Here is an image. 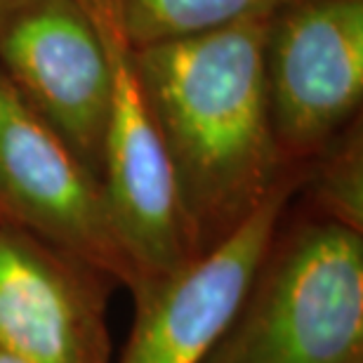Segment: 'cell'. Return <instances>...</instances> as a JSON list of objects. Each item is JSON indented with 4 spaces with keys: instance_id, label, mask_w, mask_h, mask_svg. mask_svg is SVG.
<instances>
[{
    "instance_id": "30bf717a",
    "label": "cell",
    "mask_w": 363,
    "mask_h": 363,
    "mask_svg": "<svg viewBox=\"0 0 363 363\" xmlns=\"http://www.w3.org/2000/svg\"><path fill=\"white\" fill-rule=\"evenodd\" d=\"M307 189L316 203V215L363 231V161L361 137L333 140L307 163Z\"/></svg>"
},
{
    "instance_id": "52a82bcc",
    "label": "cell",
    "mask_w": 363,
    "mask_h": 363,
    "mask_svg": "<svg viewBox=\"0 0 363 363\" xmlns=\"http://www.w3.org/2000/svg\"><path fill=\"white\" fill-rule=\"evenodd\" d=\"M0 71L99 179L113 76L83 0H21L5 12Z\"/></svg>"
},
{
    "instance_id": "8fae6325",
    "label": "cell",
    "mask_w": 363,
    "mask_h": 363,
    "mask_svg": "<svg viewBox=\"0 0 363 363\" xmlns=\"http://www.w3.org/2000/svg\"><path fill=\"white\" fill-rule=\"evenodd\" d=\"M21 0H0V17H3L5 12H10L14 5H19Z\"/></svg>"
},
{
    "instance_id": "3957f363",
    "label": "cell",
    "mask_w": 363,
    "mask_h": 363,
    "mask_svg": "<svg viewBox=\"0 0 363 363\" xmlns=\"http://www.w3.org/2000/svg\"><path fill=\"white\" fill-rule=\"evenodd\" d=\"M307 163L293 165L252 213L172 274L130 290L135 321L118 363H203L241 307L269 252Z\"/></svg>"
},
{
    "instance_id": "5b68a950",
    "label": "cell",
    "mask_w": 363,
    "mask_h": 363,
    "mask_svg": "<svg viewBox=\"0 0 363 363\" xmlns=\"http://www.w3.org/2000/svg\"><path fill=\"white\" fill-rule=\"evenodd\" d=\"M0 217L128 290L137 274L116 238L101 182L0 71Z\"/></svg>"
},
{
    "instance_id": "6da1fadb",
    "label": "cell",
    "mask_w": 363,
    "mask_h": 363,
    "mask_svg": "<svg viewBox=\"0 0 363 363\" xmlns=\"http://www.w3.org/2000/svg\"><path fill=\"white\" fill-rule=\"evenodd\" d=\"M269 19L130 48L175 168L194 255L227 236L293 168L283 163L272 128Z\"/></svg>"
},
{
    "instance_id": "7c38bea8",
    "label": "cell",
    "mask_w": 363,
    "mask_h": 363,
    "mask_svg": "<svg viewBox=\"0 0 363 363\" xmlns=\"http://www.w3.org/2000/svg\"><path fill=\"white\" fill-rule=\"evenodd\" d=\"M0 363H24V361H19L17 357H12V354H7L0 350Z\"/></svg>"
},
{
    "instance_id": "7a4b0ae2",
    "label": "cell",
    "mask_w": 363,
    "mask_h": 363,
    "mask_svg": "<svg viewBox=\"0 0 363 363\" xmlns=\"http://www.w3.org/2000/svg\"><path fill=\"white\" fill-rule=\"evenodd\" d=\"M203 363H363V231L318 215L279 229Z\"/></svg>"
},
{
    "instance_id": "277c9868",
    "label": "cell",
    "mask_w": 363,
    "mask_h": 363,
    "mask_svg": "<svg viewBox=\"0 0 363 363\" xmlns=\"http://www.w3.org/2000/svg\"><path fill=\"white\" fill-rule=\"evenodd\" d=\"M83 3L104 35L113 76L99 182L116 238L133 264L137 283H142L179 269L194 257V250L175 168L144 99L130 45L116 24L111 3Z\"/></svg>"
},
{
    "instance_id": "8992f818",
    "label": "cell",
    "mask_w": 363,
    "mask_h": 363,
    "mask_svg": "<svg viewBox=\"0 0 363 363\" xmlns=\"http://www.w3.org/2000/svg\"><path fill=\"white\" fill-rule=\"evenodd\" d=\"M264 67L283 163H309L361 104L363 0H288L269 19Z\"/></svg>"
},
{
    "instance_id": "ba28073f",
    "label": "cell",
    "mask_w": 363,
    "mask_h": 363,
    "mask_svg": "<svg viewBox=\"0 0 363 363\" xmlns=\"http://www.w3.org/2000/svg\"><path fill=\"white\" fill-rule=\"evenodd\" d=\"M116 283L0 217V350L24 363H111Z\"/></svg>"
},
{
    "instance_id": "9c48e42d",
    "label": "cell",
    "mask_w": 363,
    "mask_h": 363,
    "mask_svg": "<svg viewBox=\"0 0 363 363\" xmlns=\"http://www.w3.org/2000/svg\"><path fill=\"white\" fill-rule=\"evenodd\" d=\"M130 48L182 40L272 17L288 0H108Z\"/></svg>"
}]
</instances>
